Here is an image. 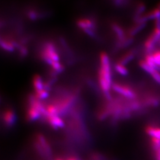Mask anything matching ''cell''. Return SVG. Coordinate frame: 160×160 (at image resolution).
Returning a JSON list of instances; mask_svg holds the SVG:
<instances>
[{"mask_svg":"<svg viewBox=\"0 0 160 160\" xmlns=\"http://www.w3.org/2000/svg\"><path fill=\"white\" fill-rule=\"evenodd\" d=\"M101 67L98 71V81L100 86L108 99L110 98L109 90L111 86V75L109 58L105 52L100 53Z\"/></svg>","mask_w":160,"mask_h":160,"instance_id":"obj_1","label":"cell"},{"mask_svg":"<svg viewBox=\"0 0 160 160\" xmlns=\"http://www.w3.org/2000/svg\"><path fill=\"white\" fill-rule=\"evenodd\" d=\"M41 57L44 61L50 65L53 61H58L59 59V56L56 52L55 47L51 42L46 43L45 49L42 52Z\"/></svg>","mask_w":160,"mask_h":160,"instance_id":"obj_2","label":"cell"},{"mask_svg":"<svg viewBox=\"0 0 160 160\" xmlns=\"http://www.w3.org/2000/svg\"><path fill=\"white\" fill-rule=\"evenodd\" d=\"M112 88L114 91L120 93L128 98H134L137 96L135 92L129 86H124L118 83H114L112 85Z\"/></svg>","mask_w":160,"mask_h":160,"instance_id":"obj_3","label":"cell"},{"mask_svg":"<svg viewBox=\"0 0 160 160\" xmlns=\"http://www.w3.org/2000/svg\"><path fill=\"white\" fill-rule=\"evenodd\" d=\"M37 147H38L39 150L43 152L45 151L46 153H50L51 148L48 143L46 141L45 137L41 135L38 134L37 135Z\"/></svg>","mask_w":160,"mask_h":160,"instance_id":"obj_4","label":"cell"},{"mask_svg":"<svg viewBox=\"0 0 160 160\" xmlns=\"http://www.w3.org/2000/svg\"><path fill=\"white\" fill-rule=\"evenodd\" d=\"M47 121L49 125L54 129H57L59 128H62L64 126V123L57 115L53 116H48L46 117Z\"/></svg>","mask_w":160,"mask_h":160,"instance_id":"obj_5","label":"cell"},{"mask_svg":"<svg viewBox=\"0 0 160 160\" xmlns=\"http://www.w3.org/2000/svg\"><path fill=\"white\" fill-rule=\"evenodd\" d=\"M157 42H158V40L155 38L152 33L149 36L145 42V48L147 54H151V53L154 51Z\"/></svg>","mask_w":160,"mask_h":160,"instance_id":"obj_6","label":"cell"},{"mask_svg":"<svg viewBox=\"0 0 160 160\" xmlns=\"http://www.w3.org/2000/svg\"><path fill=\"white\" fill-rule=\"evenodd\" d=\"M2 119L7 126H12L16 119L14 113L10 109L6 110L2 114Z\"/></svg>","mask_w":160,"mask_h":160,"instance_id":"obj_7","label":"cell"},{"mask_svg":"<svg viewBox=\"0 0 160 160\" xmlns=\"http://www.w3.org/2000/svg\"><path fill=\"white\" fill-rule=\"evenodd\" d=\"M151 143L154 152L155 160H160V139L151 138Z\"/></svg>","mask_w":160,"mask_h":160,"instance_id":"obj_8","label":"cell"},{"mask_svg":"<svg viewBox=\"0 0 160 160\" xmlns=\"http://www.w3.org/2000/svg\"><path fill=\"white\" fill-rule=\"evenodd\" d=\"M40 115L41 113L38 109L32 106L29 105V109L28 110L26 116V118L29 121L36 120L40 117Z\"/></svg>","mask_w":160,"mask_h":160,"instance_id":"obj_9","label":"cell"},{"mask_svg":"<svg viewBox=\"0 0 160 160\" xmlns=\"http://www.w3.org/2000/svg\"><path fill=\"white\" fill-rule=\"evenodd\" d=\"M145 131L151 138H154L160 139V127L149 125L146 128Z\"/></svg>","mask_w":160,"mask_h":160,"instance_id":"obj_10","label":"cell"},{"mask_svg":"<svg viewBox=\"0 0 160 160\" xmlns=\"http://www.w3.org/2000/svg\"><path fill=\"white\" fill-rule=\"evenodd\" d=\"M33 84L34 87L35 92L39 91L42 89H43V84L42 79L39 75H34L33 78Z\"/></svg>","mask_w":160,"mask_h":160,"instance_id":"obj_11","label":"cell"},{"mask_svg":"<svg viewBox=\"0 0 160 160\" xmlns=\"http://www.w3.org/2000/svg\"><path fill=\"white\" fill-rule=\"evenodd\" d=\"M112 28L114 30L115 33L117 34V36H118L119 41L121 42V41L124 40L125 39V33H124V31L122 28L119 25H118L117 24H115V23L113 24Z\"/></svg>","mask_w":160,"mask_h":160,"instance_id":"obj_12","label":"cell"},{"mask_svg":"<svg viewBox=\"0 0 160 160\" xmlns=\"http://www.w3.org/2000/svg\"><path fill=\"white\" fill-rule=\"evenodd\" d=\"M146 25V23H138L135 26H133L131 29L129 30V34L131 37L133 35L137 33L139 31H141L142 29H143Z\"/></svg>","mask_w":160,"mask_h":160,"instance_id":"obj_13","label":"cell"},{"mask_svg":"<svg viewBox=\"0 0 160 160\" xmlns=\"http://www.w3.org/2000/svg\"><path fill=\"white\" fill-rule=\"evenodd\" d=\"M0 45L6 51H12L14 50V46L12 42L10 40H5V39H3L2 38H1Z\"/></svg>","mask_w":160,"mask_h":160,"instance_id":"obj_14","label":"cell"},{"mask_svg":"<svg viewBox=\"0 0 160 160\" xmlns=\"http://www.w3.org/2000/svg\"><path fill=\"white\" fill-rule=\"evenodd\" d=\"M145 61L148 63L151 68L158 71V67L155 62L154 59V58L152 57V54H147V55L145 57Z\"/></svg>","mask_w":160,"mask_h":160,"instance_id":"obj_15","label":"cell"},{"mask_svg":"<svg viewBox=\"0 0 160 160\" xmlns=\"http://www.w3.org/2000/svg\"><path fill=\"white\" fill-rule=\"evenodd\" d=\"M133 57H134L133 52H129L120 59L119 63L124 65L125 64H126L128 62H129L130 61H131L132 59L133 58Z\"/></svg>","mask_w":160,"mask_h":160,"instance_id":"obj_16","label":"cell"},{"mask_svg":"<svg viewBox=\"0 0 160 160\" xmlns=\"http://www.w3.org/2000/svg\"><path fill=\"white\" fill-rule=\"evenodd\" d=\"M139 65L141 68L144 70L145 71H146L147 72H148L149 74H151L152 73V72L155 69L151 68L145 61H140Z\"/></svg>","mask_w":160,"mask_h":160,"instance_id":"obj_17","label":"cell"},{"mask_svg":"<svg viewBox=\"0 0 160 160\" xmlns=\"http://www.w3.org/2000/svg\"><path fill=\"white\" fill-rule=\"evenodd\" d=\"M115 69L122 75H126L128 74V69L122 64L119 63H116L115 65Z\"/></svg>","mask_w":160,"mask_h":160,"instance_id":"obj_18","label":"cell"},{"mask_svg":"<svg viewBox=\"0 0 160 160\" xmlns=\"http://www.w3.org/2000/svg\"><path fill=\"white\" fill-rule=\"evenodd\" d=\"M48 92L45 90L44 89H42L39 91L35 92V95L34 96L38 99V100H42L43 98H45L46 97H48Z\"/></svg>","mask_w":160,"mask_h":160,"instance_id":"obj_19","label":"cell"},{"mask_svg":"<svg viewBox=\"0 0 160 160\" xmlns=\"http://www.w3.org/2000/svg\"><path fill=\"white\" fill-rule=\"evenodd\" d=\"M51 65L53 70H55L57 72H62L63 70V66L59 63L58 61H53Z\"/></svg>","mask_w":160,"mask_h":160,"instance_id":"obj_20","label":"cell"},{"mask_svg":"<svg viewBox=\"0 0 160 160\" xmlns=\"http://www.w3.org/2000/svg\"><path fill=\"white\" fill-rule=\"evenodd\" d=\"M152 57L154 58L155 62L158 67V70H160V51L155 52L152 54Z\"/></svg>","mask_w":160,"mask_h":160,"instance_id":"obj_21","label":"cell"},{"mask_svg":"<svg viewBox=\"0 0 160 160\" xmlns=\"http://www.w3.org/2000/svg\"><path fill=\"white\" fill-rule=\"evenodd\" d=\"M150 75L158 84H160V73L158 70L154 69Z\"/></svg>","mask_w":160,"mask_h":160,"instance_id":"obj_22","label":"cell"},{"mask_svg":"<svg viewBox=\"0 0 160 160\" xmlns=\"http://www.w3.org/2000/svg\"><path fill=\"white\" fill-rule=\"evenodd\" d=\"M77 25L80 27L81 29H82V30H84L86 29H88L87 24H86V22L84 21V18H80L79 20H78L77 21Z\"/></svg>","mask_w":160,"mask_h":160,"instance_id":"obj_23","label":"cell"},{"mask_svg":"<svg viewBox=\"0 0 160 160\" xmlns=\"http://www.w3.org/2000/svg\"><path fill=\"white\" fill-rule=\"evenodd\" d=\"M28 16L30 19H32V20H34L35 18H36L38 17V14L36 12H35L34 11H29L28 12Z\"/></svg>","mask_w":160,"mask_h":160,"instance_id":"obj_24","label":"cell"},{"mask_svg":"<svg viewBox=\"0 0 160 160\" xmlns=\"http://www.w3.org/2000/svg\"><path fill=\"white\" fill-rule=\"evenodd\" d=\"M28 53V50L25 47H21L20 48V53L21 55V56L24 57Z\"/></svg>","mask_w":160,"mask_h":160,"instance_id":"obj_25","label":"cell"},{"mask_svg":"<svg viewBox=\"0 0 160 160\" xmlns=\"http://www.w3.org/2000/svg\"><path fill=\"white\" fill-rule=\"evenodd\" d=\"M85 32H86L87 34L90 35L91 36H94V32L92 31V30L90 29H86L84 30H83Z\"/></svg>","mask_w":160,"mask_h":160,"instance_id":"obj_26","label":"cell"},{"mask_svg":"<svg viewBox=\"0 0 160 160\" xmlns=\"http://www.w3.org/2000/svg\"><path fill=\"white\" fill-rule=\"evenodd\" d=\"M67 160H79L78 158H77L76 157H69Z\"/></svg>","mask_w":160,"mask_h":160,"instance_id":"obj_27","label":"cell"},{"mask_svg":"<svg viewBox=\"0 0 160 160\" xmlns=\"http://www.w3.org/2000/svg\"><path fill=\"white\" fill-rule=\"evenodd\" d=\"M158 8L159 9H160V3L158 5Z\"/></svg>","mask_w":160,"mask_h":160,"instance_id":"obj_28","label":"cell"},{"mask_svg":"<svg viewBox=\"0 0 160 160\" xmlns=\"http://www.w3.org/2000/svg\"><path fill=\"white\" fill-rule=\"evenodd\" d=\"M62 160V159H61V158H58V159H57V160Z\"/></svg>","mask_w":160,"mask_h":160,"instance_id":"obj_29","label":"cell"}]
</instances>
